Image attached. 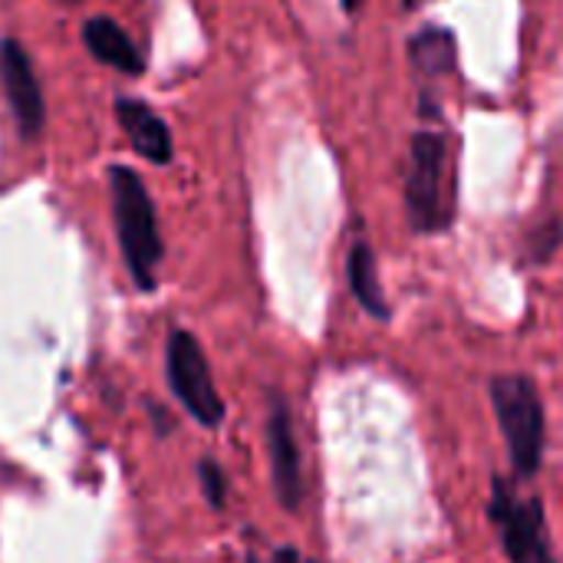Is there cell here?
<instances>
[{
	"mask_svg": "<svg viewBox=\"0 0 563 563\" xmlns=\"http://www.w3.org/2000/svg\"><path fill=\"white\" fill-rule=\"evenodd\" d=\"M247 563H261V561H257V558H254V554H251V558H247Z\"/></svg>",
	"mask_w": 563,
	"mask_h": 563,
	"instance_id": "obj_15",
	"label": "cell"
},
{
	"mask_svg": "<svg viewBox=\"0 0 563 563\" xmlns=\"http://www.w3.org/2000/svg\"><path fill=\"white\" fill-rule=\"evenodd\" d=\"M198 482H201L205 501H208L214 511H221L224 501H228V478H224V472H221V465H218L214 459H201V465H198Z\"/></svg>",
	"mask_w": 563,
	"mask_h": 563,
	"instance_id": "obj_12",
	"label": "cell"
},
{
	"mask_svg": "<svg viewBox=\"0 0 563 563\" xmlns=\"http://www.w3.org/2000/svg\"><path fill=\"white\" fill-rule=\"evenodd\" d=\"M271 563H303V561H300V554H297L294 548H280V551L274 554V561Z\"/></svg>",
	"mask_w": 563,
	"mask_h": 563,
	"instance_id": "obj_14",
	"label": "cell"
},
{
	"mask_svg": "<svg viewBox=\"0 0 563 563\" xmlns=\"http://www.w3.org/2000/svg\"><path fill=\"white\" fill-rule=\"evenodd\" d=\"M488 396L515 472L534 478L544 465V402L538 386L528 376H495Z\"/></svg>",
	"mask_w": 563,
	"mask_h": 563,
	"instance_id": "obj_3",
	"label": "cell"
},
{
	"mask_svg": "<svg viewBox=\"0 0 563 563\" xmlns=\"http://www.w3.org/2000/svg\"><path fill=\"white\" fill-rule=\"evenodd\" d=\"M264 445L271 459V482L280 508L294 515L303 501V472H300V445L294 432V416L284 396L271 393L267 419H264Z\"/></svg>",
	"mask_w": 563,
	"mask_h": 563,
	"instance_id": "obj_7",
	"label": "cell"
},
{
	"mask_svg": "<svg viewBox=\"0 0 563 563\" xmlns=\"http://www.w3.org/2000/svg\"><path fill=\"white\" fill-rule=\"evenodd\" d=\"M0 89L20 139L33 142L46 129V102H43V86L36 79L33 56L16 36L0 40Z\"/></svg>",
	"mask_w": 563,
	"mask_h": 563,
	"instance_id": "obj_6",
	"label": "cell"
},
{
	"mask_svg": "<svg viewBox=\"0 0 563 563\" xmlns=\"http://www.w3.org/2000/svg\"><path fill=\"white\" fill-rule=\"evenodd\" d=\"M406 214L419 234H435L452 224L455 195L449 172V139L439 129H422L409 145Z\"/></svg>",
	"mask_w": 563,
	"mask_h": 563,
	"instance_id": "obj_2",
	"label": "cell"
},
{
	"mask_svg": "<svg viewBox=\"0 0 563 563\" xmlns=\"http://www.w3.org/2000/svg\"><path fill=\"white\" fill-rule=\"evenodd\" d=\"M165 376H168V389L178 399V406H185V412L201 426V429H221L224 422V399L214 386L208 356L198 343L195 333H188L185 327L168 333L165 343Z\"/></svg>",
	"mask_w": 563,
	"mask_h": 563,
	"instance_id": "obj_4",
	"label": "cell"
},
{
	"mask_svg": "<svg viewBox=\"0 0 563 563\" xmlns=\"http://www.w3.org/2000/svg\"><path fill=\"white\" fill-rule=\"evenodd\" d=\"M303 563H323V561H303Z\"/></svg>",
	"mask_w": 563,
	"mask_h": 563,
	"instance_id": "obj_16",
	"label": "cell"
},
{
	"mask_svg": "<svg viewBox=\"0 0 563 563\" xmlns=\"http://www.w3.org/2000/svg\"><path fill=\"white\" fill-rule=\"evenodd\" d=\"M563 241V228L561 221L554 218L551 224H544V228H538L534 234H531V257L534 261H548L558 247H561Z\"/></svg>",
	"mask_w": 563,
	"mask_h": 563,
	"instance_id": "obj_13",
	"label": "cell"
},
{
	"mask_svg": "<svg viewBox=\"0 0 563 563\" xmlns=\"http://www.w3.org/2000/svg\"><path fill=\"white\" fill-rule=\"evenodd\" d=\"M115 122L122 125L125 139L132 142V148L152 162V165H168L175 158V139L168 122L142 99L132 96H119L115 99Z\"/></svg>",
	"mask_w": 563,
	"mask_h": 563,
	"instance_id": "obj_8",
	"label": "cell"
},
{
	"mask_svg": "<svg viewBox=\"0 0 563 563\" xmlns=\"http://www.w3.org/2000/svg\"><path fill=\"white\" fill-rule=\"evenodd\" d=\"M488 518L501 534L505 554L511 563H554L548 531H544V505L541 498H521L508 478H495Z\"/></svg>",
	"mask_w": 563,
	"mask_h": 563,
	"instance_id": "obj_5",
	"label": "cell"
},
{
	"mask_svg": "<svg viewBox=\"0 0 563 563\" xmlns=\"http://www.w3.org/2000/svg\"><path fill=\"white\" fill-rule=\"evenodd\" d=\"M346 277H350V290H353L356 303H360L369 317L386 320V317H389V303H386L379 274H376V254H373V247H369L366 241H356V244L350 247Z\"/></svg>",
	"mask_w": 563,
	"mask_h": 563,
	"instance_id": "obj_10",
	"label": "cell"
},
{
	"mask_svg": "<svg viewBox=\"0 0 563 563\" xmlns=\"http://www.w3.org/2000/svg\"><path fill=\"white\" fill-rule=\"evenodd\" d=\"M82 46L89 49V56L122 76H142L145 73V56L139 49V43L112 20V16H89L79 30Z\"/></svg>",
	"mask_w": 563,
	"mask_h": 563,
	"instance_id": "obj_9",
	"label": "cell"
},
{
	"mask_svg": "<svg viewBox=\"0 0 563 563\" xmlns=\"http://www.w3.org/2000/svg\"><path fill=\"white\" fill-rule=\"evenodd\" d=\"M106 181H109L115 241H119L129 280L142 294H152L158 287V267H162V257H165V241H162V228H158V208H155L142 175L132 172L129 165H109Z\"/></svg>",
	"mask_w": 563,
	"mask_h": 563,
	"instance_id": "obj_1",
	"label": "cell"
},
{
	"mask_svg": "<svg viewBox=\"0 0 563 563\" xmlns=\"http://www.w3.org/2000/svg\"><path fill=\"white\" fill-rule=\"evenodd\" d=\"M409 59L422 76H449L459 66V49L455 36L439 26H426L409 40Z\"/></svg>",
	"mask_w": 563,
	"mask_h": 563,
	"instance_id": "obj_11",
	"label": "cell"
}]
</instances>
